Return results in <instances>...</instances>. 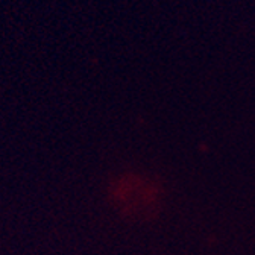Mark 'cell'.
<instances>
[{
  "instance_id": "1",
  "label": "cell",
  "mask_w": 255,
  "mask_h": 255,
  "mask_svg": "<svg viewBox=\"0 0 255 255\" xmlns=\"http://www.w3.org/2000/svg\"><path fill=\"white\" fill-rule=\"evenodd\" d=\"M158 184L140 173H123L113 184L111 198L123 214H147L159 204Z\"/></svg>"
}]
</instances>
